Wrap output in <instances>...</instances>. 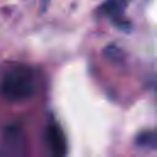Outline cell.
I'll return each instance as SVG.
<instances>
[{"label": "cell", "mask_w": 157, "mask_h": 157, "mask_svg": "<svg viewBox=\"0 0 157 157\" xmlns=\"http://www.w3.org/2000/svg\"><path fill=\"white\" fill-rule=\"evenodd\" d=\"M36 80L31 69L17 66L10 69L1 78L0 94L9 102H21L33 96Z\"/></svg>", "instance_id": "1"}, {"label": "cell", "mask_w": 157, "mask_h": 157, "mask_svg": "<svg viewBox=\"0 0 157 157\" xmlns=\"http://www.w3.org/2000/svg\"><path fill=\"white\" fill-rule=\"evenodd\" d=\"M129 0H107L102 6H101V12L104 15L112 17L113 20H117L121 16L124 12Z\"/></svg>", "instance_id": "4"}, {"label": "cell", "mask_w": 157, "mask_h": 157, "mask_svg": "<svg viewBox=\"0 0 157 157\" xmlns=\"http://www.w3.org/2000/svg\"><path fill=\"white\" fill-rule=\"evenodd\" d=\"M4 146L10 152H18L22 150L25 142H23V134L18 126L11 125L9 126L4 132Z\"/></svg>", "instance_id": "3"}, {"label": "cell", "mask_w": 157, "mask_h": 157, "mask_svg": "<svg viewBox=\"0 0 157 157\" xmlns=\"http://www.w3.org/2000/svg\"><path fill=\"white\" fill-rule=\"evenodd\" d=\"M105 53L112 60H119L121 58V53H120L119 48H117V47H108L105 49Z\"/></svg>", "instance_id": "5"}, {"label": "cell", "mask_w": 157, "mask_h": 157, "mask_svg": "<svg viewBox=\"0 0 157 157\" xmlns=\"http://www.w3.org/2000/svg\"><path fill=\"white\" fill-rule=\"evenodd\" d=\"M45 147L49 157H66L67 156V142L64 131L60 125L55 121L48 123L44 132Z\"/></svg>", "instance_id": "2"}]
</instances>
